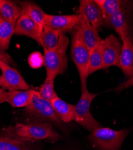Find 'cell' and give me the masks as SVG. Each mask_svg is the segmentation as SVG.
I'll return each mask as SVG.
<instances>
[{
    "label": "cell",
    "instance_id": "1",
    "mask_svg": "<svg viewBox=\"0 0 133 150\" xmlns=\"http://www.w3.org/2000/svg\"><path fill=\"white\" fill-rule=\"evenodd\" d=\"M68 45V38L64 34H61L57 46L51 51L44 52V66L46 70L47 79L54 81L58 75L66 70L68 65L66 51Z\"/></svg>",
    "mask_w": 133,
    "mask_h": 150
},
{
    "label": "cell",
    "instance_id": "2",
    "mask_svg": "<svg viewBox=\"0 0 133 150\" xmlns=\"http://www.w3.org/2000/svg\"><path fill=\"white\" fill-rule=\"evenodd\" d=\"M128 133V129L115 130L101 126L91 133L89 139L100 150H119Z\"/></svg>",
    "mask_w": 133,
    "mask_h": 150
},
{
    "label": "cell",
    "instance_id": "3",
    "mask_svg": "<svg viewBox=\"0 0 133 150\" xmlns=\"http://www.w3.org/2000/svg\"><path fill=\"white\" fill-rule=\"evenodd\" d=\"M90 50L84 44L79 31L75 28L72 34L71 57L79 73L81 88L87 86Z\"/></svg>",
    "mask_w": 133,
    "mask_h": 150
},
{
    "label": "cell",
    "instance_id": "4",
    "mask_svg": "<svg viewBox=\"0 0 133 150\" xmlns=\"http://www.w3.org/2000/svg\"><path fill=\"white\" fill-rule=\"evenodd\" d=\"M16 137L25 139H57L60 136L53 130L49 122H35L28 124L16 123L10 132Z\"/></svg>",
    "mask_w": 133,
    "mask_h": 150
},
{
    "label": "cell",
    "instance_id": "5",
    "mask_svg": "<svg viewBox=\"0 0 133 150\" xmlns=\"http://www.w3.org/2000/svg\"><path fill=\"white\" fill-rule=\"evenodd\" d=\"M81 96L76 106L75 121L80 126L92 133L96 129L101 127V124L96 121L90 110L91 105L93 100L98 94L90 93L87 86L81 88Z\"/></svg>",
    "mask_w": 133,
    "mask_h": 150
},
{
    "label": "cell",
    "instance_id": "6",
    "mask_svg": "<svg viewBox=\"0 0 133 150\" xmlns=\"http://www.w3.org/2000/svg\"><path fill=\"white\" fill-rule=\"evenodd\" d=\"M25 109L32 116L58 125L61 124L62 121L56 114L51 102L42 97L38 91L31 90L30 101Z\"/></svg>",
    "mask_w": 133,
    "mask_h": 150
},
{
    "label": "cell",
    "instance_id": "7",
    "mask_svg": "<svg viewBox=\"0 0 133 150\" xmlns=\"http://www.w3.org/2000/svg\"><path fill=\"white\" fill-rule=\"evenodd\" d=\"M122 45L113 34L103 40V69L119 65Z\"/></svg>",
    "mask_w": 133,
    "mask_h": 150
},
{
    "label": "cell",
    "instance_id": "8",
    "mask_svg": "<svg viewBox=\"0 0 133 150\" xmlns=\"http://www.w3.org/2000/svg\"><path fill=\"white\" fill-rule=\"evenodd\" d=\"M0 69L4 81L3 88L9 91L30 90L29 85L16 69L3 61H0Z\"/></svg>",
    "mask_w": 133,
    "mask_h": 150
},
{
    "label": "cell",
    "instance_id": "9",
    "mask_svg": "<svg viewBox=\"0 0 133 150\" xmlns=\"http://www.w3.org/2000/svg\"><path fill=\"white\" fill-rule=\"evenodd\" d=\"M79 22L78 15H51L46 14L44 25L64 34L65 32L75 28Z\"/></svg>",
    "mask_w": 133,
    "mask_h": 150
},
{
    "label": "cell",
    "instance_id": "10",
    "mask_svg": "<svg viewBox=\"0 0 133 150\" xmlns=\"http://www.w3.org/2000/svg\"><path fill=\"white\" fill-rule=\"evenodd\" d=\"M78 12L83 14L91 25L97 30L104 25L101 10L95 1L94 0L80 1Z\"/></svg>",
    "mask_w": 133,
    "mask_h": 150
},
{
    "label": "cell",
    "instance_id": "11",
    "mask_svg": "<svg viewBox=\"0 0 133 150\" xmlns=\"http://www.w3.org/2000/svg\"><path fill=\"white\" fill-rule=\"evenodd\" d=\"M78 15L79 22L75 28L79 31L84 44L91 51L102 39L99 34L98 30L91 25L84 15L78 12Z\"/></svg>",
    "mask_w": 133,
    "mask_h": 150
},
{
    "label": "cell",
    "instance_id": "12",
    "mask_svg": "<svg viewBox=\"0 0 133 150\" xmlns=\"http://www.w3.org/2000/svg\"><path fill=\"white\" fill-rule=\"evenodd\" d=\"M31 96V89L27 91H7L1 87L0 88V104L6 102L13 108H25L30 103Z\"/></svg>",
    "mask_w": 133,
    "mask_h": 150
},
{
    "label": "cell",
    "instance_id": "13",
    "mask_svg": "<svg viewBox=\"0 0 133 150\" xmlns=\"http://www.w3.org/2000/svg\"><path fill=\"white\" fill-rule=\"evenodd\" d=\"M43 29L27 15L21 13L17 21L14 34L25 35L37 41Z\"/></svg>",
    "mask_w": 133,
    "mask_h": 150
},
{
    "label": "cell",
    "instance_id": "14",
    "mask_svg": "<svg viewBox=\"0 0 133 150\" xmlns=\"http://www.w3.org/2000/svg\"><path fill=\"white\" fill-rule=\"evenodd\" d=\"M122 42L118 67L126 76L129 78L133 75V43L129 37Z\"/></svg>",
    "mask_w": 133,
    "mask_h": 150
},
{
    "label": "cell",
    "instance_id": "15",
    "mask_svg": "<svg viewBox=\"0 0 133 150\" xmlns=\"http://www.w3.org/2000/svg\"><path fill=\"white\" fill-rule=\"evenodd\" d=\"M56 114L62 121L68 123L75 119L76 106L64 102L58 96L51 101Z\"/></svg>",
    "mask_w": 133,
    "mask_h": 150
},
{
    "label": "cell",
    "instance_id": "16",
    "mask_svg": "<svg viewBox=\"0 0 133 150\" xmlns=\"http://www.w3.org/2000/svg\"><path fill=\"white\" fill-rule=\"evenodd\" d=\"M125 8L124 7L116 12L110 17L108 23V25L115 30L122 40L128 37L129 38Z\"/></svg>",
    "mask_w": 133,
    "mask_h": 150
},
{
    "label": "cell",
    "instance_id": "17",
    "mask_svg": "<svg viewBox=\"0 0 133 150\" xmlns=\"http://www.w3.org/2000/svg\"><path fill=\"white\" fill-rule=\"evenodd\" d=\"M61 34L57 30L44 25L37 42L43 46L44 52L49 51L57 46Z\"/></svg>",
    "mask_w": 133,
    "mask_h": 150
},
{
    "label": "cell",
    "instance_id": "18",
    "mask_svg": "<svg viewBox=\"0 0 133 150\" xmlns=\"http://www.w3.org/2000/svg\"><path fill=\"white\" fill-rule=\"evenodd\" d=\"M100 6L104 21V25H108L110 17L119 10L126 7L128 1L121 0H95Z\"/></svg>",
    "mask_w": 133,
    "mask_h": 150
},
{
    "label": "cell",
    "instance_id": "19",
    "mask_svg": "<svg viewBox=\"0 0 133 150\" xmlns=\"http://www.w3.org/2000/svg\"><path fill=\"white\" fill-rule=\"evenodd\" d=\"M21 14V7L7 0H0V18L15 25Z\"/></svg>",
    "mask_w": 133,
    "mask_h": 150
},
{
    "label": "cell",
    "instance_id": "20",
    "mask_svg": "<svg viewBox=\"0 0 133 150\" xmlns=\"http://www.w3.org/2000/svg\"><path fill=\"white\" fill-rule=\"evenodd\" d=\"M21 5V13L25 14L32 19L43 29L46 13L35 3L33 2H23Z\"/></svg>",
    "mask_w": 133,
    "mask_h": 150
},
{
    "label": "cell",
    "instance_id": "21",
    "mask_svg": "<svg viewBox=\"0 0 133 150\" xmlns=\"http://www.w3.org/2000/svg\"><path fill=\"white\" fill-rule=\"evenodd\" d=\"M101 69H103V40L90 51L88 75Z\"/></svg>",
    "mask_w": 133,
    "mask_h": 150
},
{
    "label": "cell",
    "instance_id": "22",
    "mask_svg": "<svg viewBox=\"0 0 133 150\" xmlns=\"http://www.w3.org/2000/svg\"><path fill=\"white\" fill-rule=\"evenodd\" d=\"M15 26L16 25L6 21H3L0 24V50L6 52L8 49Z\"/></svg>",
    "mask_w": 133,
    "mask_h": 150
},
{
    "label": "cell",
    "instance_id": "23",
    "mask_svg": "<svg viewBox=\"0 0 133 150\" xmlns=\"http://www.w3.org/2000/svg\"><path fill=\"white\" fill-rule=\"evenodd\" d=\"M25 140L16 136L0 137V150H30L24 142Z\"/></svg>",
    "mask_w": 133,
    "mask_h": 150
},
{
    "label": "cell",
    "instance_id": "24",
    "mask_svg": "<svg viewBox=\"0 0 133 150\" xmlns=\"http://www.w3.org/2000/svg\"><path fill=\"white\" fill-rule=\"evenodd\" d=\"M54 88V81L46 79L44 83L39 88V92L42 97L51 101L58 97Z\"/></svg>",
    "mask_w": 133,
    "mask_h": 150
},
{
    "label": "cell",
    "instance_id": "25",
    "mask_svg": "<svg viewBox=\"0 0 133 150\" xmlns=\"http://www.w3.org/2000/svg\"><path fill=\"white\" fill-rule=\"evenodd\" d=\"M28 63L33 69H39L44 65V56L39 52H34L28 57Z\"/></svg>",
    "mask_w": 133,
    "mask_h": 150
},
{
    "label": "cell",
    "instance_id": "26",
    "mask_svg": "<svg viewBox=\"0 0 133 150\" xmlns=\"http://www.w3.org/2000/svg\"><path fill=\"white\" fill-rule=\"evenodd\" d=\"M131 86H133V75L129 77L126 81L119 85L113 90L116 92H120Z\"/></svg>",
    "mask_w": 133,
    "mask_h": 150
},
{
    "label": "cell",
    "instance_id": "27",
    "mask_svg": "<svg viewBox=\"0 0 133 150\" xmlns=\"http://www.w3.org/2000/svg\"><path fill=\"white\" fill-rule=\"evenodd\" d=\"M0 61H3L8 65H15V61L5 51L0 50Z\"/></svg>",
    "mask_w": 133,
    "mask_h": 150
},
{
    "label": "cell",
    "instance_id": "28",
    "mask_svg": "<svg viewBox=\"0 0 133 150\" xmlns=\"http://www.w3.org/2000/svg\"><path fill=\"white\" fill-rule=\"evenodd\" d=\"M3 83H4V81H3V78L2 77V76H0V86H3Z\"/></svg>",
    "mask_w": 133,
    "mask_h": 150
},
{
    "label": "cell",
    "instance_id": "29",
    "mask_svg": "<svg viewBox=\"0 0 133 150\" xmlns=\"http://www.w3.org/2000/svg\"><path fill=\"white\" fill-rule=\"evenodd\" d=\"M3 20H2V19H1V18H0V24H1V23H2V22H3Z\"/></svg>",
    "mask_w": 133,
    "mask_h": 150
}]
</instances>
